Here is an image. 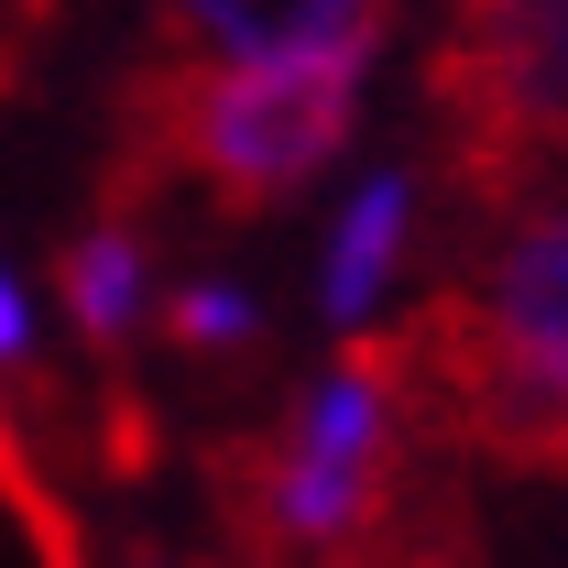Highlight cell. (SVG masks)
<instances>
[{
	"mask_svg": "<svg viewBox=\"0 0 568 568\" xmlns=\"http://www.w3.org/2000/svg\"><path fill=\"white\" fill-rule=\"evenodd\" d=\"M67 306L110 339V328H132V306H142V241L110 219V230H88L67 252Z\"/></svg>",
	"mask_w": 568,
	"mask_h": 568,
	"instance_id": "8992f818",
	"label": "cell"
},
{
	"mask_svg": "<svg viewBox=\"0 0 568 568\" xmlns=\"http://www.w3.org/2000/svg\"><path fill=\"white\" fill-rule=\"evenodd\" d=\"M11 22H33L22 0H0V88H11Z\"/></svg>",
	"mask_w": 568,
	"mask_h": 568,
	"instance_id": "9c48e42d",
	"label": "cell"
},
{
	"mask_svg": "<svg viewBox=\"0 0 568 568\" xmlns=\"http://www.w3.org/2000/svg\"><path fill=\"white\" fill-rule=\"evenodd\" d=\"M22 11H33V22H44V11H55V0H22Z\"/></svg>",
	"mask_w": 568,
	"mask_h": 568,
	"instance_id": "30bf717a",
	"label": "cell"
},
{
	"mask_svg": "<svg viewBox=\"0 0 568 568\" xmlns=\"http://www.w3.org/2000/svg\"><path fill=\"white\" fill-rule=\"evenodd\" d=\"M351 110L361 55H274V67L175 55L132 88V164L186 175L209 209H274L351 142Z\"/></svg>",
	"mask_w": 568,
	"mask_h": 568,
	"instance_id": "6da1fadb",
	"label": "cell"
},
{
	"mask_svg": "<svg viewBox=\"0 0 568 568\" xmlns=\"http://www.w3.org/2000/svg\"><path fill=\"white\" fill-rule=\"evenodd\" d=\"M426 99L470 197H514L568 153V0H459L426 55Z\"/></svg>",
	"mask_w": 568,
	"mask_h": 568,
	"instance_id": "3957f363",
	"label": "cell"
},
{
	"mask_svg": "<svg viewBox=\"0 0 568 568\" xmlns=\"http://www.w3.org/2000/svg\"><path fill=\"white\" fill-rule=\"evenodd\" d=\"M22 351V295H11V284H0V361Z\"/></svg>",
	"mask_w": 568,
	"mask_h": 568,
	"instance_id": "ba28073f",
	"label": "cell"
},
{
	"mask_svg": "<svg viewBox=\"0 0 568 568\" xmlns=\"http://www.w3.org/2000/svg\"><path fill=\"white\" fill-rule=\"evenodd\" d=\"M416 361L481 448L525 470H568V209L525 219L481 295L426 306Z\"/></svg>",
	"mask_w": 568,
	"mask_h": 568,
	"instance_id": "7a4b0ae2",
	"label": "cell"
},
{
	"mask_svg": "<svg viewBox=\"0 0 568 568\" xmlns=\"http://www.w3.org/2000/svg\"><path fill=\"white\" fill-rule=\"evenodd\" d=\"M175 55L274 67V55H372L383 0H164Z\"/></svg>",
	"mask_w": 568,
	"mask_h": 568,
	"instance_id": "277c9868",
	"label": "cell"
},
{
	"mask_svg": "<svg viewBox=\"0 0 568 568\" xmlns=\"http://www.w3.org/2000/svg\"><path fill=\"white\" fill-rule=\"evenodd\" d=\"M175 339H241V295H230V284H186V295H175Z\"/></svg>",
	"mask_w": 568,
	"mask_h": 568,
	"instance_id": "52a82bcc",
	"label": "cell"
},
{
	"mask_svg": "<svg viewBox=\"0 0 568 568\" xmlns=\"http://www.w3.org/2000/svg\"><path fill=\"white\" fill-rule=\"evenodd\" d=\"M405 209H416V197H405V175H372V186L351 197V219H339V252H328V317H339V328H351L361 306L383 295L394 252H405Z\"/></svg>",
	"mask_w": 568,
	"mask_h": 568,
	"instance_id": "5b68a950",
	"label": "cell"
}]
</instances>
